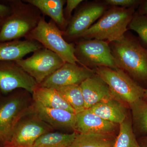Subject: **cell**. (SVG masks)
Wrapping results in <instances>:
<instances>
[{"label": "cell", "instance_id": "obj_26", "mask_svg": "<svg viewBox=\"0 0 147 147\" xmlns=\"http://www.w3.org/2000/svg\"><path fill=\"white\" fill-rule=\"evenodd\" d=\"M140 1L137 0H106L104 2L106 5H109L117 7H133L140 2Z\"/></svg>", "mask_w": 147, "mask_h": 147}, {"label": "cell", "instance_id": "obj_6", "mask_svg": "<svg viewBox=\"0 0 147 147\" xmlns=\"http://www.w3.org/2000/svg\"><path fill=\"white\" fill-rule=\"evenodd\" d=\"M76 58L85 67H106L117 69L109 43L95 39L80 40L75 46Z\"/></svg>", "mask_w": 147, "mask_h": 147}, {"label": "cell", "instance_id": "obj_22", "mask_svg": "<svg viewBox=\"0 0 147 147\" xmlns=\"http://www.w3.org/2000/svg\"><path fill=\"white\" fill-rule=\"evenodd\" d=\"M55 89L72 108L75 114L85 110V103L80 85H69Z\"/></svg>", "mask_w": 147, "mask_h": 147}, {"label": "cell", "instance_id": "obj_4", "mask_svg": "<svg viewBox=\"0 0 147 147\" xmlns=\"http://www.w3.org/2000/svg\"><path fill=\"white\" fill-rule=\"evenodd\" d=\"M26 38L37 41L57 54L65 63L82 65L75 56V46L66 41L63 32L52 20L47 22L44 16H41L35 28Z\"/></svg>", "mask_w": 147, "mask_h": 147}, {"label": "cell", "instance_id": "obj_18", "mask_svg": "<svg viewBox=\"0 0 147 147\" xmlns=\"http://www.w3.org/2000/svg\"><path fill=\"white\" fill-rule=\"evenodd\" d=\"M24 1L34 6L43 14L49 16L62 31H65L68 24L63 11V6L66 1L26 0Z\"/></svg>", "mask_w": 147, "mask_h": 147}, {"label": "cell", "instance_id": "obj_28", "mask_svg": "<svg viewBox=\"0 0 147 147\" xmlns=\"http://www.w3.org/2000/svg\"><path fill=\"white\" fill-rule=\"evenodd\" d=\"M11 11V8L9 5L0 3V19H5L10 15Z\"/></svg>", "mask_w": 147, "mask_h": 147}, {"label": "cell", "instance_id": "obj_12", "mask_svg": "<svg viewBox=\"0 0 147 147\" xmlns=\"http://www.w3.org/2000/svg\"><path fill=\"white\" fill-rule=\"evenodd\" d=\"M95 73L94 69L81 65L65 63L46 78L40 86L56 88L58 87L79 85Z\"/></svg>", "mask_w": 147, "mask_h": 147}, {"label": "cell", "instance_id": "obj_3", "mask_svg": "<svg viewBox=\"0 0 147 147\" xmlns=\"http://www.w3.org/2000/svg\"><path fill=\"white\" fill-rule=\"evenodd\" d=\"M109 44L118 68L135 79L147 80V50L138 41L125 35Z\"/></svg>", "mask_w": 147, "mask_h": 147}, {"label": "cell", "instance_id": "obj_35", "mask_svg": "<svg viewBox=\"0 0 147 147\" xmlns=\"http://www.w3.org/2000/svg\"></svg>", "mask_w": 147, "mask_h": 147}, {"label": "cell", "instance_id": "obj_27", "mask_svg": "<svg viewBox=\"0 0 147 147\" xmlns=\"http://www.w3.org/2000/svg\"><path fill=\"white\" fill-rule=\"evenodd\" d=\"M82 0H67L66 1V6L65 9L64 16L67 21H69L71 18L72 11L76 9L82 3Z\"/></svg>", "mask_w": 147, "mask_h": 147}, {"label": "cell", "instance_id": "obj_9", "mask_svg": "<svg viewBox=\"0 0 147 147\" xmlns=\"http://www.w3.org/2000/svg\"><path fill=\"white\" fill-rule=\"evenodd\" d=\"M107 7L105 3L95 2L84 5L71 17L65 31L63 32V36L71 40L79 38L102 16Z\"/></svg>", "mask_w": 147, "mask_h": 147}, {"label": "cell", "instance_id": "obj_7", "mask_svg": "<svg viewBox=\"0 0 147 147\" xmlns=\"http://www.w3.org/2000/svg\"><path fill=\"white\" fill-rule=\"evenodd\" d=\"M14 62L38 85L65 63L57 54L44 47L29 58Z\"/></svg>", "mask_w": 147, "mask_h": 147}, {"label": "cell", "instance_id": "obj_16", "mask_svg": "<svg viewBox=\"0 0 147 147\" xmlns=\"http://www.w3.org/2000/svg\"><path fill=\"white\" fill-rule=\"evenodd\" d=\"M43 47L37 41L31 40L0 42V61L20 60L29 53Z\"/></svg>", "mask_w": 147, "mask_h": 147}, {"label": "cell", "instance_id": "obj_31", "mask_svg": "<svg viewBox=\"0 0 147 147\" xmlns=\"http://www.w3.org/2000/svg\"><path fill=\"white\" fill-rule=\"evenodd\" d=\"M144 146H143L144 147H147V138L144 140Z\"/></svg>", "mask_w": 147, "mask_h": 147}, {"label": "cell", "instance_id": "obj_15", "mask_svg": "<svg viewBox=\"0 0 147 147\" xmlns=\"http://www.w3.org/2000/svg\"><path fill=\"white\" fill-rule=\"evenodd\" d=\"M85 109H89L97 103L113 97L107 84L96 74H94L80 84Z\"/></svg>", "mask_w": 147, "mask_h": 147}, {"label": "cell", "instance_id": "obj_21", "mask_svg": "<svg viewBox=\"0 0 147 147\" xmlns=\"http://www.w3.org/2000/svg\"><path fill=\"white\" fill-rule=\"evenodd\" d=\"M77 133L64 134L59 132H47L38 138L32 147H69Z\"/></svg>", "mask_w": 147, "mask_h": 147}, {"label": "cell", "instance_id": "obj_29", "mask_svg": "<svg viewBox=\"0 0 147 147\" xmlns=\"http://www.w3.org/2000/svg\"><path fill=\"white\" fill-rule=\"evenodd\" d=\"M140 14L147 15V1L143 3L140 10Z\"/></svg>", "mask_w": 147, "mask_h": 147}, {"label": "cell", "instance_id": "obj_34", "mask_svg": "<svg viewBox=\"0 0 147 147\" xmlns=\"http://www.w3.org/2000/svg\"><path fill=\"white\" fill-rule=\"evenodd\" d=\"M0 147H1V146H0Z\"/></svg>", "mask_w": 147, "mask_h": 147}, {"label": "cell", "instance_id": "obj_2", "mask_svg": "<svg viewBox=\"0 0 147 147\" xmlns=\"http://www.w3.org/2000/svg\"><path fill=\"white\" fill-rule=\"evenodd\" d=\"M9 16L4 19L0 29V42L18 40L27 37L39 23L41 16L38 9L21 1H9Z\"/></svg>", "mask_w": 147, "mask_h": 147}, {"label": "cell", "instance_id": "obj_13", "mask_svg": "<svg viewBox=\"0 0 147 147\" xmlns=\"http://www.w3.org/2000/svg\"><path fill=\"white\" fill-rule=\"evenodd\" d=\"M75 114L73 130L78 134L115 135L119 127V125L103 119L89 109H85Z\"/></svg>", "mask_w": 147, "mask_h": 147}, {"label": "cell", "instance_id": "obj_14", "mask_svg": "<svg viewBox=\"0 0 147 147\" xmlns=\"http://www.w3.org/2000/svg\"><path fill=\"white\" fill-rule=\"evenodd\" d=\"M32 113L52 127L73 130L76 114L66 110L47 108L38 102L32 105Z\"/></svg>", "mask_w": 147, "mask_h": 147}, {"label": "cell", "instance_id": "obj_5", "mask_svg": "<svg viewBox=\"0 0 147 147\" xmlns=\"http://www.w3.org/2000/svg\"><path fill=\"white\" fill-rule=\"evenodd\" d=\"M94 70L108 85L113 97L123 104L130 106L144 98L145 89L122 69L100 66Z\"/></svg>", "mask_w": 147, "mask_h": 147}, {"label": "cell", "instance_id": "obj_17", "mask_svg": "<svg viewBox=\"0 0 147 147\" xmlns=\"http://www.w3.org/2000/svg\"><path fill=\"white\" fill-rule=\"evenodd\" d=\"M89 110L103 119L117 124H121L127 118L124 104L114 97L100 101Z\"/></svg>", "mask_w": 147, "mask_h": 147}, {"label": "cell", "instance_id": "obj_30", "mask_svg": "<svg viewBox=\"0 0 147 147\" xmlns=\"http://www.w3.org/2000/svg\"><path fill=\"white\" fill-rule=\"evenodd\" d=\"M144 98L147 100V89H145L144 91Z\"/></svg>", "mask_w": 147, "mask_h": 147}, {"label": "cell", "instance_id": "obj_24", "mask_svg": "<svg viewBox=\"0 0 147 147\" xmlns=\"http://www.w3.org/2000/svg\"><path fill=\"white\" fill-rule=\"evenodd\" d=\"M135 126L142 132H147V102L140 99L130 105Z\"/></svg>", "mask_w": 147, "mask_h": 147}, {"label": "cell", "instance_id": "obj_25", "mask_svg": "<svg viewBox=\"0 0 147 147\" xmlns=\"http://www.w3.org/2000/svg\"><path fill=\"white\" fill-rule=\"evenodd\" d=\"M128 29L136 32L143 42L147 45V15H134L129 24Z\"/></svg>", "mask_w": 147, "mask_h": 147}, {"label": "cell", "instance_id": "obj_1", "mask_svg": "<svg viewBox=\"0 0 147 147\" xmlns=\"http://www.w3.org/2000/svg\"><path fill=\"white\" fill-rule=\"evenodd\" d=\"M134 7H113L82 34L84 39L106 40L109 43L122 39L134 15Z\"/></svg>", "mask_w": 147, "mask_h": 147}, {"label": "cell", "instance_id": "obj_19", "mask_svg": "<svg viewBox=\"0 0 147 147\" xmlns=\"http://www.w3.org/2000/svg\"><path fill=\"white\" fill-rule=\"evenodd\" d=\"M32 94L34 102L39 103L45 107L63 109L75 113L72 108L55 88L40 86L38 85Z\"/></svg>", "mask_w": 147, "mask_h": 147}, {"label": "cell", "instance_id": "obj_20", "mask_svg": "<svg viewBox=\"0 0 147 147\" xmlns=\"http://www.w3.org/2000/svg\"><path fill=\"white\" fill-rule=\"evenodd\" d=\"M116 138L115 135L77 133L69 147H113Z\"/></svg>", "mask_w": 147, "mask_h": 147}, {"label": "cell", "instance_id": "obj_11", "mask_svg": "<svg viewBox=\"0 0 147 147\" xmlns=\"http://www.w3.org/2000/svg\"><path fill=\"white\" fill-rule=\"evenodd\" d=\"M52 129L36 115L33 118L22 119L15 127L10 141L3 147H32L37 139Z\"/></svg>", "mask_w": 147, "mask_h": 147}, {"label": "cell", "instance_id": "obj_10", "mask_svg": "<svg viewBox=\"0 0 147 147\" xmlns=\"http://www.w3.org/2000/svg\"><path fill=\"white\" fill-rule=\"evenodd\" d=\"M38 84L12 61H0V92L7 94L21 88L32 93Z\"/></svg>", "mask_w": 147, "mask_h": 147}, {"label": "cell", "instance_id": "obj_8", "mask_svg": "<svg viewBox=\"0 0 147 147\" xmlns=\"http://www.w3.org/2000/svg\"><path fill=\"white\" fill-rule=\"evenodd\" d=\"M32 113L23 97H11L0 104V146L10 141L17 124L25 116Z\"/></svg>", "mask_w": 147, "mask_h": 147}, {"label": "cell", "instance_id": "obj_33", "mask_svg": "<svg viewBox=\"0 0 147 147\" xmlns=\"http://www.w3.org/2000/svg\"><path fill=\"white\" fill-rule=\"evenodd\" d=\"M4 19H0V29L2 25L3 21Z\"/></svg>", "mask_w": 147, "mask_h": 147}, {"label": "cell", "instance_id": "obj_32", "mask_svg": "<svg viewBox=\"0 0 147 147\" xmlns=\"http://www.w3.org/2000/svg\"><path fill=\"white\" fill-rule=\"evenodd\" d=\"M134 147H143V146H141L140 145L138 144V142H136L135 143V145H134Z\"/></svg>", "mask_w": 147, "mask_h": 147}, {"label": "cell", "instance_id": "obj_23", "mask_svg": "<svg viewBox=\"0 0 147 147\" xmlns=\"http://www.w3.org/2000/svg\"><path fill=\"white\" fill-rule=\"evenodd\" d=\"M137 142L131 122L126 118L119 125L118 134L113 147H134Z\"/></svg>", "mask_w": 147, "mask_h": 147}]
</instances>
